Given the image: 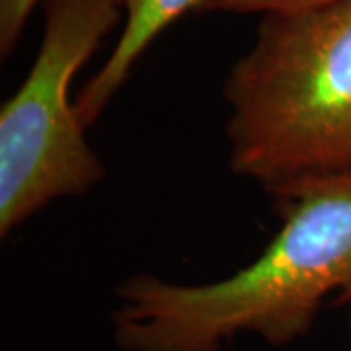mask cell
I'll return each instance as SVG.
<instances>
[{"mask_svg":"<svg viewBox=\"0 0 351 351\" xmlns=\"http://www.w3.org/2000/svg\"><path fill=\"white\" fill-rule=\"evenodd\" d=\"M39 0H0V57L12 55Z\"/></svg>","mask_w":351,"mask_h":351,"instance_id":"8992f818","label":"cell"},{"mask_svg":"<svg viewBox=\"0 0 351 351\" xmlns=\"http://www.w3.org/2000/svg\"><path fill=\"white\" fill-rule=\"evenodd\" d=\"M283 225L262 256L207 285L138 274L117 287L115 341L125 351H223L254 334L271 346L304 336L326 299L351 302V170L271 189Z\"/></svg>","mask_w":351,"mask_h":351,"instance_id":"6da1fadb","label":"cell"},{"mask_svg":"<svg viewBox=\"0 0 351 351\" xmlns=\"http://www.w3.org/2000/svg\"><path fill=\"white\" fill-rule=\"evenodd\" d=\"M223 92L232 172L271 191L351 170V0L263 14Z\"/></svg>","mask_w":351,"mask_h":351,"instance_id":"7a4b0ae2","label":"cell"},{"mask_svg":"<svg viewBox=\"0 0 351 351\" xmlns=\"http://www.w3.org/2000/svg\"><path fill=\"white\" fill-rule=\"evenodd\" d=\"M117 0H45V32L29 73L0 112V234L47 203L104 180L71 82L121 20Z\"/></svg>","mask_w":351,"mask_h":351,"instance_id":"3957f363","label":"cell"},{"mask_svg":"<svg viewBox=\"0 0 351 351\" xmlns=\"http://www.w3.org/2000/svg\"><path fill=\"white\" fill-rule=\"evenodd\" d=\"M334 0H207L201 10L228 14H271L293 12L302 8H313Z\"/></svg>","mask_w":351,"mask_h":351,"instance_id":"5b68a950","label":"cell"},{"mask_svg":"<svg viewBox=\"0 0 351 351\" xmlns=\"http://www.w3.org/2000/svg\"><path fill=\"white\" fill-rule=\"evenodd\" d=\"M125 14L121 36L101 64L76 96V112L82 125H94L108 104L125 84L129 73L154 39L180 16L197 8L207 0H117Z\"/></svg>","mask_w":351,"mask_h":351,"instance_id":"277c9868","label":"cell"}]
</instances>
